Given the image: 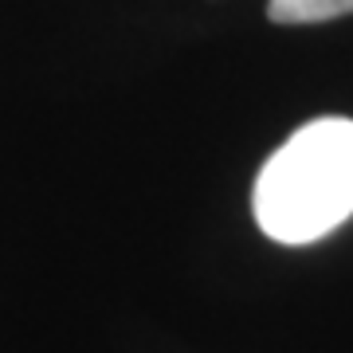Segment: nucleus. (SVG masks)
I'll return each instance as SVG.
<instances>
[{
	"instance_id": "obj_2",
	"label": "nucleus",
	"mask_w": 353,
	"mask_h": 353,
	"mask_svg": "<svg viewBox=\"0 0 353 353\" xmlns=\"http://www.w3.org/2000/svg\"><path fill=\"white\" fill-rule=\"evenodd\" d=\"M353 12V0H267L271 24H326Z\"/></svg>"
},
{
	"instance_id": "obj_1",
	"label": "nucleus",
	"mask_w": 353,
	"mask_h": 353,
	"mask_svg": "<svg viewBox=\"0 0 353 353\" xmlns=\"http://www.w3.org/2000/svg\"><path fill=\"white\" fill-rule=\"evenodd\" d=\"M255 224L275 243H314L353 216V122L314 118L255 176Z\"/></svg>"
}]
</instances>
